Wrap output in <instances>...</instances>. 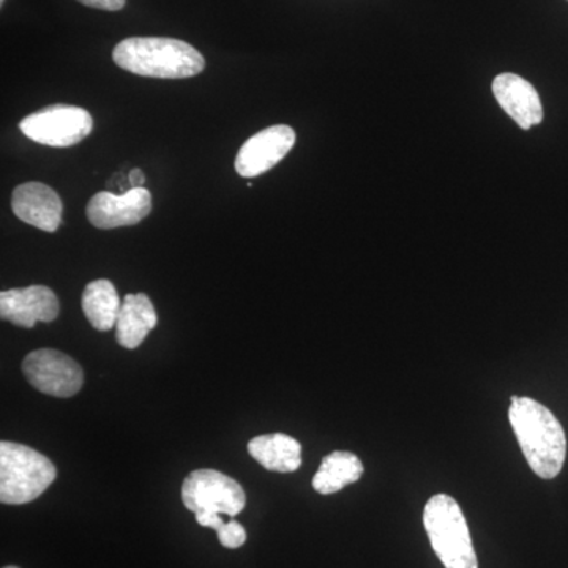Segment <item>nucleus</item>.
Returning a JSON list of instances; mask_svg holds the SVG:
<instances>
[{
	"label": "nucleus",
	"mask_w": 568,
	"mask_h": 568,
	"mask_svg": "<svg viewBox=\"0 0 568 568\" xmlns=\"http://www.w3.org/2000/svg\"><path fill=\"white\" fill-rule=\"evenodd\" d=\"M130 182H132V189L144 186L145 178L144 174L141 173V170H133L132 173H130Z\"/></svg>",
	"instance_id": "20"
},
{
	"label": "nucleus",
	"mask_w": 568,
	"mask_h": 568,
	"mask_svg": "<svg viewBox=\"0 0 568 568\" xmlns=\"http://www.w3.org/2000/svg\"><path fill=\"white\" fill-rule=\"evenodd\" d=\"M112 61L138 77L183 80L200 74L205 59L186 41L164 37H132L112 51Z\"/></svg>",
	"instance_id": "2"
},
{
	"label": "nucleus",
	"mask_w": 568,
	"mask_h": 568,
	"mask_svg": "<svg viewBox=\"0 0 568 568\" xmlns=\"http://www.w3.org/2000/svg\"><path fill=\"white\" fill-rule=\"evenodd\" d=\"M3 568H18V567H3Z\"/></svg>",
	"instance_id": "22"
},
{
	"label": "nucleus",
	"mask_w": 568,
	"mask_h": 568,
	"mask_svg": "<svg viewBox=\"0 0 568 568\" xmlns=\"http://www.w3.org/2000/svg\"><path fill=\"white\" fill-rule=\"evenodd\" d=\"M22 373L41 394L70 398L81 390L84 373L77 361L54 349L33 351L22 362Z\"/></svg>",
	"instance_id": "7"
},
{
	"label": "nucleus",
	"mask_w": 568,
	"mask_h": 568,
	"mask_svg": "<svg viewBox=\"0 0 568 568\" xmlns=\"http://www.w3.org/2000/svg\"><path fill=\"white\" fill-rule=\"evenodd\" d=\"M156 324H159V316L151 298L142 293L126 294L119 312L118 324H115V338L125 349H136Z\"/></svg>",
	"instance_id": "13"
},
{
	"label": "nucleus",
	"mask_w": 568,
	"mask_h": 568,
	"mask_svg": "<svg viewBox=\"0 0 568 568\" xmlns=\"http://www.w3.org/2000/svg\"><path fill=\"white\" fill-rule=\"evenodd\" d=\"M20 130L29 140L50 148L80 144L93 130V119L82 108L52 104L22 119Z\"/></svg>",
	"instance_id": "6"
},
{
	"label": "nucleus",
	"mask_w": 568,
	"mask_h": 568,
	"mask_svg": "<svg viewBox=\"0 0 568 568\" xmlns=\"http://www.w3.org/2000/svg\"><path fill=\"white\" fill-rule=\"evenodd\" d=\"M183 506L196 514L235 517L245 508L246 495L241 484L215 469L193 470L182 485Z\"/></svg>",
	"instance_id": "5"
},
{
	"label": "nucleus",
	"mask_w": 568,
	"mask_h": 568,
	"mask_svg": "<svg viewBox=\"0 0 568 568\" xmlns=\"http://www.w3.org/2000/svg\"><path fill=\"white\" fill-rule=\"evenodd\" d=\"M493 95L523 130L532 129L544 121L540 95L525 78L514 73L497 74L493 81Z\"/></svg>",
	"instance_id": "12"
},
{
	"label": "nucleus",
	"mask_w": 568,
	"mask_h": 568,
	"mask_svg": "<svg viewBox=\"0 0 568 568\" xmlns=\"http://www.w3.org/2000/svg\"><path fill=\"white\" fill-rule=\"evenodd\" d=\"M122 302L110 280H95L82 294V312L93 328L108 332L118 324Z\"/></svg>",
	"instance_id": "15"
},
{
	"label": "nucleus",
	"mask_w": 568,
	"mask_h": 568,
	"mask_svg": "<svg viewBox=\"0 0 568 568\" xmlns=\"http://www.w3.org/2000/svg\"><path fill=\"white\" fill-rule=\"evenodd\" d=\"M248 452L261 466L272 473H295L302 465L301 443L283 433L253 437L248 443Z\"/></svg>",
	"instance_id": "14"
},
{
	"label": "nucleus",
	"mask_w": 568,
	"mask_h": 568,
	"mask_svg": "<svg viewBox=\"0 0 568 568\" xmlns=\"http://www.w3.org/2000/svg\"><path fill=\"white\" fill-rule=\"evenodd\" d=\"M11 209L21 222L55 233L62 223L63 205L59 194L40 182L22 183L11 194Z\"/></svg>",
	"instance_id": "11"
},
{
	"label": "nucleus",
	"mask_w": 568,
	"mask_h": 568,
	"mask_svg": "<svg viewBox=\"0 0 568 568\" xmlns=\"http://www.w3.org/2000/svg\"><path fill=\"white\" fill-rule=\"evenodd\" d=\"M219 534L220 544L223 545L224 548L235 549L241 548L242 545L246 541V530L241 523L230 521L224 523L222 528L216 530Z\"/></svg>",
	"instance_id": "17"
},
{
	"label": "nucleus",
	"mask_w": 568,
	"mask_h": 568,
	"mask_svg": "<svg viewBox=\"0 0 568 568\" xmlns=\"http://www.w3.org/2000/svg\"><path fill=\"white\" fill-rule=\"evenodd\" d=\"M0 3H2V6H3V3H6V0H0Z\"/></svg>",
	"instance_id": "21"
},
{
	"label": "nucleus",
	"mask_w": 568,
	"mask_h": 568,
	"mask_svg": "<svg viewBox=\"0 0 568 568\" xmlns=\"http://www.w3.org/2000/svg\"><path fill=\"white\" fill-rule=\"evenodd\" d=\"M82 6L91 7V9L119 11L125 7L126 0H78Z\"/></svg>",
	"instance_id": "18"
},
{
	"label": "nucleus",
	"mask_w": 568,
	"mask_h": 568,
	"mask_svg": "<svg viewBox=\"0 0 568 568\" xmlns=\"http://www.w3.org/2000/svg\"><path fill=\"white\" fill-rule=\"evenodd\" d=\"M152 211V196L148 189L138 186L123 194L97 193L89 201L88 219L99 230L133 226L148 219Z\"/></svg>",
	"instance_id": "9"
},
{
	"label": "nucleus",
	"mask_w": 568,
	"mask_h": 568,
	"mask_svg": "<svg viewBox=\"0 0 568 568\" xmlns=\"http://www.w3.org/2000/svg\"><path fill=\"white\" fill-rule=\"evenodd\" d=\"M364 476V465L357 455L351 452H334L321 463L316 476L313 477V488L320 495H334L347 485L355 484Z\"/></svg>",
	"instance_id": "16"
},
{
	"label": "nucleus",
	"mask_w": 568,
	"mask_h": 568,
	"mask_svg": "<svg viewBox=\"0 0 568 568\" xmlns=\"http://www.w3.org/2000/svg\"><path fill=\"white\" fill-rule=\"evenodd\" d=\"M295 132L287 125H274L254 134L235 156V171L241 178L253 179L267 173L282 162L294 148Z\"/></svg>",
	"instance_id": "8"
},
{
	"label": "nucleus",
	"mask_w": 568,
	"mask_h": 568,
	"mask_svg": "<svg viewBox=\"0 0 568 568\" xmlns=\"http://www.w3.org/2000/svg\"><path fill=\"white\" fill-rule=\"evenodd\" d=\"M0 316L18 327L33 328L59 316V301L47 286H29L0 293Z\"/></svg>",
	"instance_id": "10"
},
{
	"label": "nucleus",
	"mask_w": 568,
	"mask_h": 568,
	"mask_svg": "<svg viewBox=\"0 0 568 568\" xmlns=\"http://www.w3.org/2000/svg\"><path fill=\"white\" fill-rule=\"evenodd\" d=\"M58 470L50 458L22 444L0 443V500L22 506L43 495Z\"/></svg>",
	"instance_id": "4"
},
{
	"label": "nucleus",
	"mask_w": 568,
	"mask_h": 568,
	"mask_svg": "<svg viewBox=\"0 0 568 568\" xmlns=\"http://www.w3.org/2000/svg\"><path fill=\"white\" fill-rule=\"evenodd\" d=\"M196 521L204 528L219 530L224 525L222 515L220 514H196Z\"/></svg>",
	"instance_id": "19"
},
{
	"label": "nucleus",
	"mask_w": 568,
	"mask_h": 568,
	"mask_svg": "<svg viewBox=\"0 0 568 568\" xmlns=\"http://www.w3.org/2000/svg\"><path fill=\"white\" fill-rule=\"evenodd\" d=\"M508 420L530 469L547 480L558 477L566 463L567 437L555 414L529 396H511Z\"/></svg>",
	"instance_id": "1"
},
{
	"label": "nucleus",
	"mask_w": 568,
	"mask_h": 568,
	"mask_svg": "<svg viewBox=\"0 0 568 568\" xmlns=\"http://www.w3.org/2000/svg\"><path fill=\"white\" fill-rule=\"evenodd\" d=\"M424 526L437 558L446 568H478L476 549L462 507L448 495L426 503Z\"/></svg>",
	"instance_id": "3"
}]
</instances>
